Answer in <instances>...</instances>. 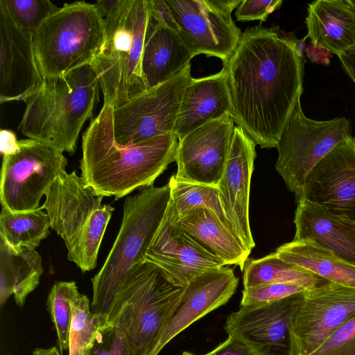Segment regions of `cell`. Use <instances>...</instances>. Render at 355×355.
<instances>
[{
  "mask_svg": "<svg viewBox=\"0 0 355 355\" xmlns=\"http://www.w3.org/2000/svg\"><path fill=\"white\" fill-rule=\"evenodd\" d=\"M223 64L234 123L261 148H277L303 90L297 42L278 26H251Z\"/></svg>",
  "mask_w": 355,
  "mask_h": 355,
  "instance_id": "obj_1",
  "label": "cell"
},
{
  "mask_svg": "<svg viewBox=\"0 0 355 355\" xmlns=\"http://www.w3.org/2000/svg\"><path fill=\"white\" fill-rule=\"evenodd\" d=\"M112 107L103 104L85 131L80 177L98 196L121 198L137 189L152 186L173 162L178 139L174 134L121 145L113 135Z\"/></svg>",
  "mask_w": 355,
  "mask_h": 355,
  "instance_id": "obj_2",
  "label": "cell"
},
{
  "mask_svg": "<svg viewBox=\"0 0 355 355\" xmlns=\"http://www.w3.org/2000/svg\"><path fill=\"white\" fill-rule=\"evenodd\" d=\"M43 79L40 89L25 101L18 130L71 155L84 123L98 103L99 82L90 64Z\"/></svg>",
  "mask_w": 355,
  "mask_h": 355,
  "instance_id": "obj_3",
  "label": "cell"
},
{
  "mask_svg": "<svg viewBox=\"0 0 355 355\" xmlns=\"http://www.w3.org/2000/svg\"><path fill=\"white\" fill-rule=\"evenodd\" d=\"M170 200L168 183L159 187H146L125 199L119 233L101 269L91 279V309L100 318L102 326L107 323L128 272L134 265L145 260Z\"/></svg>",
  "mask_w": 355,
  "mask_h": 355,
  "instance_id": "obj_4",
  "label": "cell"
},
{
  "mask_svg": "<svg viewBox=\"0 0 355 355\" xmlns=\"http://www.w3.org/2000/svg\"><path fill=\"white\" fill-rule=\"evenodd\" d=\"M185 286L173 284L159 266L146 259L129 270L107 323L123 331L130 355H153Z\"/></svg>",
  "mask_w": 355,
  "mask_h": 355,
  "instance_id": "obj_5",
  "label": "cell"
},
{
  "mask_svg": "<svg viewBox=\"0 0 355 355\" xmlns=\"http://www.w3.org/2000/svg\"><path fill=\"white\" fill-rule=\"evenodd\" d=\"M148 16V0H121L104 18L105 42L90 64L103 104L116 108L148 90L141 59Z\"/></svg>",
  "mask_w": 355,
  "mask_h": 355,
  "instance_id": "obj_6",
  "label": "cell"
},
{
  "mask_svg": "<svg viewBox=\"0 0 355 355\" xmlns=\"http://www.w3.org/2000/svg\"><path fill=\"white\" fill-rule=\"evenodd\" d=\"M41 206L51 228L64 241L68 259L83 272L94 269L99 248L114 208L85 185L76 171L61 173L45 193Z\"/></svg>",
  "mask_w": 355,
  "mask_h": 355,
  "instance_id": "obj_7",
  "label": "cell"
},
{
  "mask_svg": "<svg viewBox=\"0 0 355 355\" xmlns=\"http://www.w3.org/2000/svg\"><path fill=\"white\" fill-rule=\"evenodd\" d=\"M43 78L91 64L105 42L104 19L94 3H64L33 33Z\"/></svg>",
  "mask_w": 355,
  "mask_h": 355,
  "instance_id": "obj_8",
  "label": "cell"
},
{
  "mask_svg": "<svg viewBox=\"0 0 355 355\" xmlns=\"http://www.w3.org/2000/svg\"><path fill=\"white\" fill-rule=\"evenodd\" d=\"M300 98L278 145L275 164L297 201L302 199L305 180L312 169L337 145L352 137L348 119H309L303 112Z\"/></svg>",
  "mask_w": 355,
  "mask_h": 355,
  "instance_id": "obj_9",
  "label": "cell"
},
{
  "mask_svg": "<svg viewBox=\"0 0 355 355\" xmlns=\"http://www.w3.org/2000/svg\"><path fill=\"white\" fill-rule=\"evenodd\" d=\"M18 149L3 155L1 207L11 212L40 208L42 197L67 165L63 153L40 141L18 140Z\"/></svg>",
  "mask_w": 355,
  "mask_h": 355,
  "instance_id": "obj_10",
  "label": "cell"
},
{
  "mask_svg": "<svg viewBox=\"0 0 355 355\" xmlns=\"http://www.w3.org/2000/svg\"><path fill=\"white\" fill-rule=\"evenodd\" d=\"M355 315V288L329 282L295 295L288 355H309Z\"/></svg>",
  "mask_w": 355,
  "mask_h": 355,
  "instance_id": "obj_11",
  "label": "cell"
},
{
  "mask_svg": "<svg viewBox=\"0 0 355 355\" xmlns=\"http://www.w3.org/2000/svg\"><path fill=\"white\" fill-rule=\"evenodd\" d=\"M189 64L157 86L112 109L115 141L121 145L141 143L174 134L182 96L191 76Z\"/></svg>",
  "mask_w": 355,
  "mask_h": 355,
  "instance_id": "obj_12",
  "label": "cell"
},
{
  "mask_svg": "<svg viewBox=\"0 0 355 355\" xmlns=\"http://www.w3.org/2000/svg\"><path fill=\"white\" fill-rule=\"evenodd\" d=\"M181 39L196 56L205 54L223 62L231 57L242 33L232 11L241 0H165Z\"/></svg>",
  "mask_w": 355,
  "mask_h": 355,
  "instance_id": "obj_13",
  "label": "cell"
},
{
  "mask_svg": "<svg viewBox=\"0 0 355 355\" xmlns=\"http://www.w3.org/2000/svg\"><path fill=\"white\" fill-rule=\"evenodd\" d=\"M234 124L232 117L225 114L179 139L175 178L217 187L225 166Z\"/></svg>",
  "mask_w": 355,
  "mask_h": 355,
  "instance_id": "obj_14",
  "label": "cell"
},
{
  "mask_svg": "<svg viewBox=\"0 0 355 355\" xmlns=\"http://www.w3.org/2000/svg\"><path fill=\"white\" fill-rule=\"evenodd\" d=\"M302 199L355 221V137L337 145L316 164L305 180Z\"/></svg>",
  "mask_w": 355,
  "mask_h": 355,
  "instance_id": "obj_15",
  "label": "cell"
},
{
  "mask_svg": "<svg viewBox=\"0 0 355 355\" xmlns=\"http://www.w3.org/2000/svg\"><path fill=\"white\" fill-rule=\"evenodd\" d=\"M176 286H186L203 272L225 266L176 222L171 202L145 256Z\"/></svg>",
  "mask_w": 355,
  "mask_h": 355,
  "instance_id": "obj_16",
  "label": "cell"
},
{
  "mask_svg": "<svg viewBox=\"0 0 355 355\" xmlns=\"http://www.w3.org/2000/svg\"><path fill=\"white\" fill-rule=\"evenodd\" d=\"M255 146V142L241 127H234L225 166L217 187L227 219L250 251L255 246L249 221L250 187L256 157Z\"/></svg>",
  "mask_w": 355,
  "mask_h": 355,
  "instance_id": "obj_17",
  "label": "cell"
},
{
  "mask_svg": "<svg viewBox=\"0 0 355 355\" xmlns=\"http://www.w3.org/2000/svg\"><path fill=\"white\" fill-rule=\"evenodd\" d=\"M43 80L33 34L21 29L0 5V103L25 102Z\"/></svg>",
  "mask_w": 355,
  "mask_h": 355,
  "instance_id": "obj_18",
  "label": "cell"
},
{
  "mask_svg": "<svg viewBox=\"0 0 355 355\" xmlns=\"http://www.w3.org/2000/svg\"><path fill=\"white\" fill-rule=\"evenodd\" d=\"M238 284L234 270L225 266L206 270L189 282L153 355H158L172 339L195 322L225 304L235 293Z\"/></svg>",
  "mask_w": 355,
  "mask_h": 355,
  "instance_id": "obj_19",
  "label": "cell"
},
{
  "mask_svg": "<svg viewBox=\"0 0 355 355\" xmlns=\"http://www.w3.org/2000/svg\"><path fill=\"white\" fill-rule=\"evenodd\" d=\"M294 295L277 301L240 306L227 317L224 329L260 347H288L290 315Z\"/></svg>",
  "mask_w": 355,
  "mask_h": 355,
  "instance_id": "obj_20",
  "label": "cell"
},
{
  "mask_svg": "<svg viewBox=\"0 0 355 355\" xmlns=\"http://www.w3.org/2000/svg\"><path fill=\"white\" fill-rule=\"evenodd\" d=\"M232 104L225 68L214 74L191 78L184 92L174 128L178 139L225 114L232 116Z\"/></svg>",
  "mask_w": 355,
  "mask_h": 355,
  "instance_id": "obj_21",
  "label": "cell"
},
{
  "mask_svg": "<svg viewBox=\"0 0 355 355\" xmlns=\"http://www.w3.org/2000/svg\"><path fill=\"white\" fill-rule=\"evenodd\" d=\"M294 240L312 241L355 266V221L305 199L297 201Z\"/></svg>",
  "mask_w": 355,
  "mask_h": 355,
  "instance_id": "obj_22",
  "label": "cell"
},
{
  "mask_svg": "<svg viewBox=\"0 0 355 355\" xmlns=\"http://www.w3.org/2000/svg\"><path fill=\"white\" fill-rule=\"evenodd\" d=\"M194 56L177 31L149 14L141 59L148 90L182 71Z\"/></svg>",
  "mask_w": 355,
  "mask_h": 355,
  "instance_id": "obj_23",
  "label": "cell"
},
{
  "mask_svg": "<svg viewBox=\"0 0 355 355\" xmlns=\"http://www.w3.org/2000/svg\"><path fill=\"white\" fill-rule=\"evenodd\" d=\"M313 45L338 55L355 47L353 0H318L308 5L305 19Z\"/></svg>",
  "mask_w": 355,
  "mask_h": 355,
  "instance_id": "obj_24",
  "label": "cell"
},
{
  "mask_svg": "<svg viewBox=\"0 0 355 355\" xmlns=\"http://www.w3.org/2000/svg\"><path fill=\"white\" fill-rule=\"evenodd\" d=\"M176 223L225 266H237L243 270L251 251L213 211L199 207Z\"/></svg>",
  "mask_w": 355,
  "mask_h": 355,
  "instance_id": "obj_25",
  "label": "cell"
},
{
  "mask_svg": "<svg viewBox=\"0 0 355 355\" xmlns=\"http://www.w3.org/2000/svg\"><path fill=\"white\" fill-rule=\"evenodd\" d=\"M43 272L41 257L35 250H15L0 239L1 306L13 295L17 305L22 308Z\"/></svg>",
  "mask_w": 355,
  "mask_h": 355,
  "instance_id": "obj_26",
  "label": "cell"
},
{
  "mask_svg": "<svg viewBox=\"0 0 355 355\" xmlns=\"http://www.w3.org/2000/svg\"><path fill=\"white\" fill-rule=\"evenodd\" d=\"M275 253L289 264L329 282L355 288V266L338 258L312 241L293 239L277 248Z\"/></svg>",
  "mask_w": 355,
  "mask_h": 355,
  "instance_id": "obj_27",
  "label": "cell"
},
{
  "mask_svg": "<svg viewBox=\"0 0 355 355\" xmlns=\"http://www.w3.org/2000/svg\"><path fill=\"white\" fill-rule=\"evenodd\" d=\"M243 271L244 288L266 284H288L308 290L329 282L317 275L285 262L275 252L260 259L248 258Z\"/></svg>",
  "mask_w": 355,
  "mask_h": 355,
  "instance_id": "obj_28",
  "label": "cell"
},
{
  "mask_svg": "<svg viewBox=\"0 0 355 355\" xmlns=\"http://www.w3.org/2000/svg\"><path fill=\"white\" fill-rule=\"evenodd\" d=\"M50 219L42 207L37 209L11 212L2 207L0 214V239L15 250H35L49 234Z\"/></svg>",
  "mask_w": 355,
  "mask_h": 355,
  "instance_id": "obj_29",
  "label": "cell"
},
{
  "mask_svg": "<svg viewBox=\"0 0 355 355\" xmlns=\"http://www.w3.org/2000/svg\"><path fill=\"white\" fill-rule=\"evenodd\" d=\"M168 183L171 189L170 202L175 222L193 209L204 207L213 211L232 229L223 211L218 187L180 180L175 175L171 176Z\"/></svg>",
  "mask_w": 355,
  "mask_h": 355,
  "instance_id": "obj_30",
  "label": "cell"
},
{
  "mask_svg": "<svg viewBox=\"0 0 355 355\" xmlns=\"http://www.w3.org/2000/svg\"><path fill=\"white\" fill-rule=\"evenodd\" d=\"M79 293L75 282H55L47 297V309L56 330L59 350H69V329L74 299Z\"/></svg>",
  "mask_w": 355,
  "mask_h": 355,
  "instance_id": "obj_31",
  "label": "cell"
},
{
  "mask_svg": "<svg viewBox=\"0 0 355 355\" xmlns=\"http://www.w3.org/2000/svg\"><path fill=\"white\" fill-rule=\"evenodd\" d=\"M101 327V320L92 311L88 297L79 292L73 304L69 336V355H84Z\"/></svg>",
  "mask_w": 355,
  "mask_h": 355,
  "instance_id": "obj_32",
  "label": "cell"
},
{
  "mask_svg": "<svg viewBox=\"0 0 355 355\" xmlns=\"http://www.w3.org/2000/svg\"><path fill=\"white\" fill-rule=\"evenodd\" d=\"M14 21L33 33L41 24L60 8L49 0H0Z\"/></svg>",
  "mask_w": 355,
  "mask_h": 355,
  "instance_id": "obj_33",
  "label": "cell"
},
{
  "mask_svg": "<svg viewBox=\"0 0 355 355\" xmlns=\"http://www.w3.org/2000/svg\"><path fill=\"white\" fill-rule=\"evenodd\" d=\"M84 355H130L125 336L115 324L101 327Z\"/></svg>",
  "mask_w": 355,
  "mask_h": 355,
  "instance_id": "obj_34",
  "label": "cell"
},
{
  "mask_svg": "<svg viewBox=\"0 0 355 355\" xmlns=\"http://www.w3.org/2000/svg\"><path fill=\"white\" fill-rule=\"evenodd\" d=\"M309 355H355V315Z\"/></svg>",
  "mask_w": 355,
  "mask_h": 355,
  "instance_id": "obj_35",
  "label": "cell"
},
{
  "mask_svg": "<svg viewBox=\"0 0 355 355\" xmlns=\"http://www.w3.org/2000/svg\"><path fill=\"white\" fill-rule=\"evenodd\" d=\"M304 288L288 284H266L244 288L240 306L264 304L296 295Z\"/></svg>",
  "mask_w": 355,
  "mask_h": 355,
  "instance_id": "obj_36",
  "label": "cell"
},
{
  "mask_svg": "<svg viewBox=\"0 0 355 355\" xmlns=\"http://www.w3.org/2000/svg\"><path fill=\"white\" fill-rule=\"evenodd\" d=\"M282 3V0H243L238 6L235 17L241 21H266L268 15L279 9Z\"/></svg>",
  "mask_w": 355,
  "mask_h": 355,
  "instance_id": "obj_37",
  "label": "cell"
},
{
  "mask_svg": "<svg viewBox=\"0 0 355 355\" xmlns=\"http://www.w3.org/2000/svg\"><path fill=\"white\" fill-rule=\"evenodd\" d=\"M202 355H272L268 349L258 347L234 336L220 343L211 351Z\"/></svg>",
  "mask_w": 355,
  "mask_h": 355,
  "instance_id": "obj_38",
  "label": "cell"
},
{
  "mask_svg": "<svg viewBox=\"0 0 355 355\" xmlns=\"http://www.w3.org/2000/svg\"><path fill=\"white\" fill-rule=\"evenodd\" d=\"M1 153L3 155L10 154L15 152L18 148V140L15 134L8 130H2L0 134Z\"/></svg>",
  "mask_w": 355,
  "mask_h": 355,
  "instance_id": "obj_39",
  "label": "cell"
},
{
  "mask_svg": "<svg viewBox=\"0 0 355 355\" xmlns=\"http://www.w3.org/2000/svg\"><path fill=\"white\" fill-rule=\"evenodd\" d=\"M349 78L355 83V47L338 55Z\"/></svg>",
  "mask_w": 355,
  "mask_h": 355,
  "instance_id": "obj_40",
  "label": "cell"
},
{
  "mask_svg": "<svg viewBox=\"0 0 355 355\" xmlns=\"http://www.w3.org/2000/svg\"><path fill=\"white\" fill-rule=\"evenodd\" d=\"M121 0H98L94 3L98 12L104 19L119 4Z\"/></svg>",
  "mask_w": 355,
  "mask_h": 355,
  "instance_id": "obj_41",
  "label": "cell"
},
{
  "mask_svg": "<svg viewBox=\"0 0 355 355\" xmlns=\"http://www.w3.org/2000/svg\"><path fill=\"white\" fill-rule=\"evenodd\" d=\"M33 355H62L60 350L56 347H53L51 348H36Z\"/></svg>",
  "mask_w": 355,
  "mask_h": 355,
  "instance_id": "obj_42",
  "label": "cell"
},
{
  "mask_svg": "<svg viewBox=\"0 0 355 355\" xmlns=\"http://www.w3.org/2000/svg\"><path fill=\"white\" fill-rule=\"evenodd\" d=\"M182 355H195V354H193V353H191L190 352L184 351L182 352Z\"/></svg>",
  "mask_w": 355,
  "mask_h": 355,
  "instance_id": "obj_43",
  "label": "cell"
}]
</instances>
